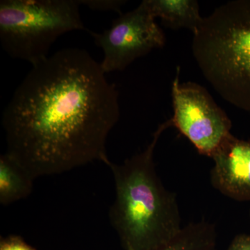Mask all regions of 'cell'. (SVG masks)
I'll return each instance as SVG.
<instances>
[{
    "label": "cell",
    "instance_id": "1",
    "mask_svg": "<svg viewBox=\"0 0 250 250\" xmlns=\"http://www.w3.org/2000/svg\"><path fill=\"white\" fill-rule=\"evenodd\" d=\"M87 51L65 48L32 65L5 108L6 154L35 180L109 160L119 93Z\"/></svg>",
    "mask_w": 250,
    "mask_h": 250
},
{
    "label": "cell",
    "instance_id": "2",
    "mask_svg": "<svg viewBox=\"0 0 250 250\" xmlns=\"http://www.w3.org/2000/svg\"><path fill=\"white\" fill-rule=\"evenodd\" d=\"M172 126L171 119L159 125L143 152L121 164L110 160L105 164L116 189L110 222L125 250L159 249L183 228L176 194L164 187L154 160L158 141Z\"/></svg>",
    "mask_w": 250,
    "mask_h": 250
},
{
    "label": "cell",
    "instance_id": "3",
    "mask_svg": "<svg viewBox=\"0 0 250 250\" xmlns=\"http://www.w3.org/2000/svg\"><path fill=\"white\" fill-rule=\"evenodd\" d=\"M192 55L207 82L228 103L250 111V0H234L204 18Z\"/></svg>",
    "mask_w": 250,
    "mask_h": 250
},
{
    "label": "cell",
    "instance_id": "4",
    "mask_svg": "<svg viewBox=\"0 0 250 250\" xmlns=\"http://www.w3.org/2000/svg\"><path fill=\"white\" fill-rule=\"evenodd\" d=\"M80 0H1L0 42L10 57L32 65L49 57L60 36L89 31L81 18Z\"/></svg>",
    "mask_w": 250,
    "mask_h": 250
},
{
    "label": "cell",
    "instance_id": "5",
    "mask_svg": "<svg viewBox=\"0 0 250 250\" xmlns=\"http://www.w3.org/2000/svg\"><path fill=\"white\" fill-rule=\"evenodd\" d=\"M179 69L172 85V126L202 155L211 158L231 136L232 123L205 87L195 82L180 83Z\"/></svg>",
    "mask_w": 250,
    "mask_h": 250
},
{
    "label": "cell",
    "instance_id": "6",
    "mask_svg": "<svg viewBox=\"0 0 250 250\" xmlns=\"http://www.w3.org/2000/svg\"><path fill=\"white\" fill-rule=\"evenodd\" d=\"M88 33L103 51L100 65L105 74L123 71L136 59L166 44L165 34L145 0L132 11L120 15L103 32Z\"/></svg>",
    "mask_w": 250,
    "mask_h": 250
},
{
    "label": "cell",
    "instance_id": "7",
    "mask_svg": "<svg viewBox=\"0 0 250 250\" xmlns=\"http://www.w3.org/2000/svg\"><path fill=\"white\" fill-rule=\"evenodd\" d=\"M211 158L213 187L233 200L250 201V141L231 134Z\"/></svg>",
    "mask_w": 250,
    "mask_h": 250
},
{
    "label": "cell",
    "instance_id": "8",
    "mask_svg": "<svg viewBox=\"0 0 250 250\" xmlns=\"http://www.w3.org/2000/svg\"><path fill=\"white\" fill-rule=\"evenodd\" d=\"M154 18H159L166 27L173 30L187 29L195 34L204 18L195 0H145Z\"/></svg>",
    "mask_w": 250,
    "mask_h": 250
},
{
    "label": "cell",
    "instance_id": "9",
    "mask_svg": "<svg viewBox=\"0 0 250 250\" xmlns=\"http://www.w3.org/2000/svg\"><path fill=\"white\" fill-rule=\"evenodd\" d=\"M34 179L17 161L6 154L0 156V204L3 206L27 198L34 188Z\"/></svg>",
    "mask_w": 250,
    "mask_h": 250
},
{
    "label": "cell",
    "instance_id": "10",
    "mask_svg": "<svg viewBox=\"0 0 250 250\" xmlns=\"http://www.w3.org/2000/svg\"><path fill=\"white\" fill-rule=\"evenodd\" d=\"M216 238L214 225L202 220L184 227L170 243L155 250H214Z\"/></svg>",
    "mask_w": 250,
    "mask_h": 250
},
{
    "label": "cell",
    "instance_id": "11",
    "mask_svg": "<svg viewBox=\"0 0 250 250\" xmlns=\"http://www.w3.org/2000/svg\"><path fill=\"white\" fill-rule=\"evenodd\" d=\"M80 4L94 11H116L121 13V8L126 1L121 0H80Z\"/></svg>",
    "mask_w": 250,
    "mask_h": 250
},
{
    "label": "cell",
    "instance_id": "12",
    "mask_svg": "<svg viewBox=\"0 0 250 250\" xmlns=\"http://www.w3.org/2000/svg\"><path fill=\"white\" fill-rule=\"evenodd\" d=\"M0 250H36L27 245L19 236H9L1 240Z\"/></svg>",
    "mask_w": 250,
    "mask_h": 250
},
{
    "label": "cell",
    "instance_id": "13",
    "mask_svg": "<svg viewBox=\"0 0 250 250\" xmlns=\"http://www.w3.org/2000/svg\"><path fill=\"white\" fill-rule=\"evenodd\" d=\"M226 250H250V235H238Z\"/></svg>",
    "mask_w": 250,
    "mask_h": 250
},
{
    "label": "cell",
    "instance_id": "14",
    "mask_svg": "<svg viewBox=\"0 0 250 250\" xmlns=\"http://www.w3.org/2000/svg\"></svg>",
    "mask_w": 250,
    "mask_h": 250
}]
</instances>
